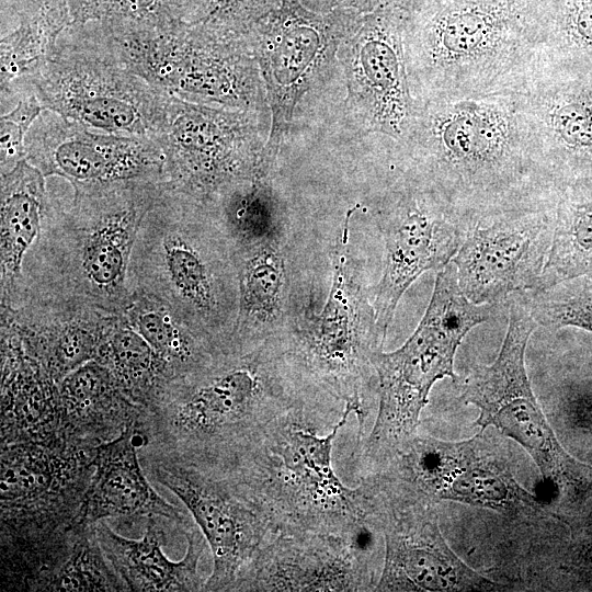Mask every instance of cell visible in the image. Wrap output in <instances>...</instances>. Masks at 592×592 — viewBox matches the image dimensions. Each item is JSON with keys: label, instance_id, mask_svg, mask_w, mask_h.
Masks as SVG:
<instances>
[{"label": "cell", "instance_id": "d6a6232c", "mask_svg": "<svg viewBox=\"0 0 592 592\" xmlns=\"http://www.w3.org/2000/svg\"><path fill=\"white\" fill-rule=\"evenodd\" d=\"M68 5L70 27L90 23L168 26L191 23L197 14L200 0H68Z\"/></svg>", "mask_w": 592, "mask_h": 592}, {"label": "cell", "instance_id": "4316f807", "mask_svg": "<svg viewBox=\"0 0 592 592\" xmlns=\"http://www.w3.org/2000/svg\"><path fill=\"white\" fill-rule=\"evenodd\" d=\"M71 25L68 0H25L16 23L1 32V109L18 103L23 89L56 49Z\"/></svg>", "mask_w": 592, "mask_h": 592}, {"label": "cell", "instance_id": "d6986e66", "mask_svg": "<svg viewBox=\"0 0 592 592\" xmlns=\"http://www.w3.org/2000/svg\"><path fill=\"white\" fill-rule=\"evenodd\" d=\"M519 98L560 195L592 196V70L549 60Z\"/></svg>", "mask_w": 592, "mask_h": 592}, {"label": "cell", "instance_id": "484cf974", "mask_svg": "<svg viewBox=\"0 0 592 592\" xmlns=\"http://www.w3.org/2000/svg\"><path fill=\"white\" fill-rule=\"evenodd\" d=\"M1 303L15 309L23 297V264L39 237L50 204L45 177L26 159L1 172Z\"/></svg>", "mask_w": 592, "mask_h": 592}, {"label": "cell", "instance_id": "f546056e", "mask_svg": "<svg viewBox=\"0 0 592 592\" xmlns=\"http://www.w3.org/2000/svg\"><path fill=\"white\" fill-rule=\"evenodd\" d=\"M96 361L106 366L124 394L148 408L171 380L148 343L119 315L104 341Z\"/></svg>", "mask_w": 592, "mask_h": 592}, {"label": "cell", "instance_id": "7c38bea8", "mask_svg": "<svg viewBox=\"0 0 592 592\" xmlns=\"http://www.w3.org/2000/svg\"><path fill=\"white\" fill-rule=\"evenodd\" d=\"M269 133L270 123L255 113L171 95L153 137L164 155L163 181L171 191L213 206L236 184L271 175L264 167Z\"/></svg>", "mask_w": 592, "mask_h": 592}, {"label": "cell", "instance_id": "5b68a950", "mask_svg": "<svg viewBox=\"0 0 592 592\" xmlns=\"http://www.w3.org/2000/svg\"><path fill=\"white\" fill-rule=\"evenodd\" d=\"M351 413L350 403L306 396L274 419L225 474L262 508L276 533L369 528L364 487L345 486L332 465L333 442Z\"/></svg>", "mask_w": 592, "mask_h": 592}, {"label": "cell", "instance_id": "d4e9b609", "mask_svg": "<svg viewBox=\"0 0 592 592\" xmlns=\"http://www.w3.org/2000/svg\"><path fill=\"white\" fill-rule=\"evenodd\" d=\"M159 519L148 517L140 539H130L115 533L105 521L93 524L98 544L110 567L127 591H203L206 580L198 563L207 542L192 521L184 530L186 553L179 561L163 553L167 534Z\"/></svg>", "mask_w": 592, "mask_h": 592}, {"label": "cell", "instance_id": "4dcf8cb0", "mask_svg": "<svg viewBox=\"0 0 592 592\" xmlns=\"http://www.w3.org/2000/svg\"><path fill=\"white\" fill-rule=\"evenodd\" d=\"M579 276L592 277V196L562 195L549 255L534 291Z\"/></svg>", "mask_w": 592, "mask_h": 592}, {"label": "cell", "instance_id": "2e32d148", "mask_svg": "<svg viewBox=\"0 0 592 592\" xmlns=\"http://www.w3.org/2000/svg\"><path fill=\"white\" fill-rule=\"evenodd\" d=\"M375 474L387 485L433 501H453L503 513L538 512V499L514 478L480 430L463 441L418 434Z\"/></svg>", "mask_w": 592, "mask_h": 592}, {"label": "cell", "instance_id": "277c9868", "mask_svg": "<svg viewBox=\"0 0 592 592\" xmlns=\"http://www.w3.org/2000/svg\"><path fill=\"white\" fill-rule=\"evenodd\" d=\"M73 189L70 206L50 201L23 264L29 304L94 308L119 315L132 293L128 266L140 225L163 180H128Z\"/></svg>", "mask_w": 592, "mask_h": 592}, {"label": "cell", "instance_id": "d590c367", "mask_svg": "<svg viewBox=\"0 0 592 592\" xmlns=\"http://www.w3.org/2000/svg\"><path fill=\"white\" fill-rule=\"evenodd\" d=\"M284 0H201L197 24L230 38L246 37L261 20L276 11Z\"/></svg>", "mask_w": 592, "mask_h": 592}, {"label": "cell", "instance_id": "5bb4252c", "mask_svg": "<svg viewBox=\"0 0 592 592\" xmlns=\"http://www.w3.org/2000/svg\"><path fill=\"white\" fill-rule=\"evenodd\" d=\"M405 9L382 3L357 16L338 48L345 124L385 148L405 141L417 113L403 49Z\"/></svg>", "mask_w": 592, "mask_h": 592}, {"label": "cell", "instance_id": "3957f363", "mask_svg": "<svg viewBox=\"0 0 592 592\" xmlns=\"http://www.w3.org/2000/svg\"><path fill=\"white\" fill-rule=\"evenodd\" d=\"M308 395L280 343L269 340L223 352L169 382L147 408L151 421L138 428L146 441L155 435L170 444L169 459L227 474L274 419Z\"/></svg>", "mask_w": 592, "mask_h": 592}, {"label": "cell", "instance_id": "ffe728a7", "mask_svg": "<svg viewBox=\"0 0 592 592\" xmlns=\"http://www.w3.org/2000/svg\"><path fill=\"white\" fill-rule=\"evenodd\" d=\"M556 207L503 213L468 229L452 262L470 301L502 304L537 287L554 239Z\"/></svg>", "mask_w": 592, "mask_h": 592}, {"label": "cell", "instance_id": "1f68e13d", "mask_svg": "<svg viewBox=\"0 0 592 592\" xmlns=\"http://www.w3.org/2000/svg\"><path fill=\"white\" fill-rule=\"evenodd\" d=\"M122 399L130 400L111 371L96 361L88 362L69 373L61 384L60 420L75 432L92 433L93 428L106 424V418L112 419L109 411Z\"/></svg>", "mask_w": 592, "mask_h": 592}, {"label": "cell", "instance_id": "ba28073f", "mask_svg": "<svg viewBox=\"0 0 592 592\" xmlns=\"http://www.w3.org/2000/svg\"><path fill=\"white\" fill-rule=\"evenodd\" d=\"M350 208L332 250L331 287L320 312L300 314L278 343L305 390L354 407L356 441L366 433L376 377L372 355L383 350L361 265L351 252Z\"/></svg>", "mask_w": 592, "mask_h": 592}, {"label": "cell", "instance_id": "836d02e7", "mask_svg": "<svg viewBox=\"0 0 592 592\" xmlns=\"http://www.w3.org/2000/svg\"><path fill=\"white\" fill-rule=\"evenodd\" d=\"M549 60L592 70V0H546Z\"/></svg>", "mask_w": 592, "mask_h": 592}, {"label": "cell", "instance_id": "83f0119b", "mask_svg": "<svg viewBox=\"0 0 592 592\" xmlns=\"http://www.w3.org/2000/svg\"><path fill=\"white\" fill-rule=\"evenodd\" d=\"M119 315L148 343L171 380L203 368L226 352L193 331L162 303L144 293L132 292Z\"/></svg>", "mask_w": 592, "mask_h": 592}, {"label": "cell", "instance_id": "4fadbf2b", "mask_svg": "<svg viewBox=\"0 0 592 592\" xmlns=\"http://www.w3.org/2000/svg\"><path fill=\"white\" fill-rule=\"evenodd\" d=\"M357 16L342 12L322 15L297 0H284L247 35L270 106L271 125L264 151L269 174L304 98L335 78L341 79L338 48Z\"/></svg>", "mask_w": 592, "mask_h": 592}, {"label": "cell", "instance_id": "8992f818", "mask_svg": "<svg viewBox=\"0 0 592 592\" xmlns=\"http://www.w3.org/2000/svg\"><path fill=\"white\" fill-rule=\"evenodd\" d=\"M128 287L162 303L217 349L236 346L237 266L230 239L210 206L164 183L138 230Z\"/></svg>", "mask_w": 592, "mask_h": 592}, {"label": "cell", "instance_id": "ac0fdd59", "mask_svg": "<svg viewBox=\"0 0 592 592\" xmlns=\"http://www.w3.org/2000/svg\"><path fill=\"white\" fill-rule=\"evenodd\" d=\"M152 474L181 500L207 542L213 570L203 591H236L258 551L277 534L266 513L229 475L169 458L157 462Z\"/></svg>", "mask_w": 592, "mask_h": 592}, {"label": "cell", "instance_id": "6da1fadb", "mask_svg": "<svg viewBox=\"0 0 592 592\" xmlns=\"http://www.w3.org/2000/svg\"><path fill=\"white\" fill-rule=\"evenodd\" d=\"M391 164L432 192L468 229L510 212L556 207L519 94L417 100Z\"/></svg>", "mask_w": 592, "mask_h": 592}, {"label": "cell", "instance_id": "44dd1931", "mask_svg": "<svg viewBox=\"0 0 592 592\" xmlns=\"http://www.w3.org/2000/svg\"><path fill=\"white\" fill-rule=\"evenodd\" d=\"M26 160L45 178L72 187L128 180H163L164 155L153 137L95 133L47 111L25 137Z\"/></svg>", "mask_w": 592, "mask_h": 592}, {"label": "cell", "instance_id": "9a60e30c", "mask_svg": "<svg viewBox=\"0 0 592 592\" xmlns=\"http://www.w3.org/2000/svg\"><path fill=\"white\" fill-rule=\"evenodd\" d=\"M368 526L382 533L384 563L374 591H499L503 585L463 561L447 544L437 503L361 477Z\"/></svg>", "mask_w": 592, "mask_h": 592}, {"label": "cell", "instance_id": "e0dca14e", "mask_svg": "<svg viewBox=\"0 0 592 592\" xmlns=\"http://www.w3.org/2000/svg\"><path fill=\"white\" fill-rule=\"evenodd\" d=\"M391 180L377 212L385 250L382 276L372 289L376 327L384 342L405 292L424 272L449 263L467 234L432 192L397 169Z\"/></svg>", "mask_w": 592, "mask_h": 592}, {"label": "cell", "instance_id": "e575fe53", "mask_svg": "<svg viewBox=\"0 0 592 592\" xmlns=\"http://www.w3.org/2000/svg\"><path fill=\"white\" fill-rule=\"evenodd\" d=\"M523 301L537 326H569L592 332V277L579 276L533 291Z\"/></svg>", "mask_w": 592, "mask_h": 592}, {"label": "cell", "instance_id": "603a6c76", "mask_svg": "<svg viewBox=\"0 0 592 592\" xmlns=\"http://www.w3.org/2000/svg\"><path fill=\"white\" fill-rule=\"evenodd\" d=\"M146 445L138 420L126 425L116 439L91 451V481L75 524L92 526L106 517H161L182 531L192 522L182 510L163 500L150 486L138 460L137 448Z\"/></svg>", "mask_w": 592, "mask_h": 592}, {"label": "cell", "instance_id": "8d00e7d4", "mask_svg": "<svg viewBox=\"0 0 592 592\" xmlns=\"http://www.w3.org/2000/svg\"><path fill=\"white\" fill-rule=\"evenodd\" d=\"M45 111L32 92L20 98L16 105L0 117L1 172H8L26 159L25 137L34 122Z\"/></svg>", "mask_w": 592, "mask_h": 592}, {"label": "cell", "instance_id": "74e56055", "mask_svg": "<svg viewBox=\"0 0 592 592\" xmlns=\"http://www.w3.org/2000/svg\"><path fill=\"white\" fill-rule=\"evenodd\" d=\"M570 543L565 567L582 578L592 579V512L584 516L566 517Z\"/></svg>", "mask_w": 592, "mask_h": 592}, {"label": "cell", "instance_id": "f35d334b", "mask_svg": "<svg viewBox=\"0 0 592 592\" xmlns=\"http://www.w3.org/2000/svg\"><path fill=\"white\" fill-rule=\"evenodd\" d=\"M307 10L327 15L330 13L365 14L382 4V0H297Z\"/></svg>", "mask_w": 592, "mask_h": 592}, {"label": "cell", "instance_id": "8fae6325", "mask_svg": "<svg viewBox=\"0 0 592 592\" xmlns=\"http://www.w3.org/2000/svg\"><path fill=\"white\" fill-rule=\"evenodd\" d=\"M536 327L525 303L512 298L497 358L470 371L463 380L460 398L478 409L475 425L494 428L512 439L560 497L577 501L592 496V466L565 451L532 390L524 356Z\"/></svg>", "mask_w": 592, "mask_h": 592}, {"label": "cell", "instance_id": "30bf717a", "mask_svg": "<svg viewBox=\"0 0 592 592\" xmlns=\"http://www.w3.org/2000/svg\"><path fill=\"white\" fill-rule=\"evenodd\" d=\"M32 92L45 111L88 128L148 137L161 130L171 98L124 66L89 24L65 31L21 96Z\"/></svg>", "mask_w": 592, "mask_h": 592}, {"label": "cell", "instance_id": "9c48e42d", "mask_svg": "<svg viewBox=\"0 0 592 592\" xmlns=\"http://www.w3.org/2000/svg\"><path fill=\"white\" fill-rule=\"evenodd\" d=\"M99 30L123 65L153 87L189 102L252 112L271 125L248 36L221 37L189 22Z\"/></svg>", "mask_w": 592, "mask_h": 592}, {"label": "cell", "instance_id": "7402d4cb", "mask_svg": "<svg viewBox=\"0 0 592 592\" xmlns=\"http://www.w3.org/2000/svg\"><path fill=\"white\" fill-rule=\"evenodd\" d=\"M358 533L281 532L244 570L236 591H374L371 551Z\"/></svg>", "mask_w": 592, "mask_h": 592}, {"label": "cell", "instance_id": "ab89813d", "mask_svg": "<svg viewBox=\"0 0 592 592\" xmlns=\"http://www.w3.org/2000/svg\"><path fill=\"white\" fill-rule=\"evenodd\" d=\"M435 1H443V0H382V3H389V4L398 5L402 9H410L415 5H420V4L429 3V2H435Z\"/></svg>", "mask_w": 592, "mask_h": 592}, {"label": "cell", "instance_id": "f1b7e54d", "mask_svg": "<svg viewBox=\"0 0 592 592\" xmlns=\"http://www.w3.org/2000/svg\"><path fill=\"white\" fill-rule=\"evenodd\" d=\"M269 179L240 182L212 206L232 248L287 237L286 210Z\"/></svg>", "mask_w": 592, "mask_h": 592}, {"label": "cell", "instance_id": "7a4b0ae2", "mask_svg": "<svg viewBox=\"0 0 592 592\" xmlns=\"http://www.w3.org/2000/svg\"><path fill=\"white\" fill-rule=\"evenodd\" d=\"M546 0H443L405 9L415 100L520 94L549 61Z\"/></svg>", "mask_w": 592, "mask_h": 592}, {"label": "cell", "instance_id": "cb8c5ba5", "mask_svg": "<svg viewBox=\"0 0 592 592\" xmlns=\"http://www.w3.org/2000/svg\"><path fill=\"white\" fill-rule=\"evenodd\" d=\"M232 249L239 292L235 345L283 340L300 315L292 304L287 237Z\"/></svg>", "mask_w": 592, "mask_h": 592}, {"label": "cell", "instance_id": "52a82bcc", "mask_svg": "<svg viewBox=\"0 0 592 592\" xmlns=\"http://www.w3.org/2000/svg\"><path fill=\"white\" fill-rule=\"evenodd\" d=\"M501 304H475L462 292L451 261L436 275L423 318L397 350L372 355L378 407L369 433L355 444L353 466L360 477L374 473L415 435L433 385L456 379L455 354L467 333L493 318Z\"/></svg>", "mask_w": 592, "mask_h": 592}]
</instances>
